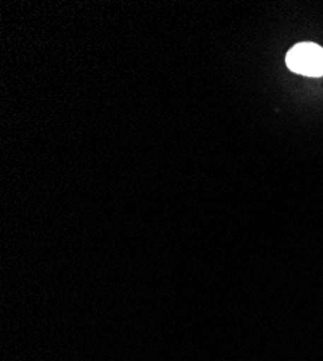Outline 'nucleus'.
I'll return each instance as SVG.
<instances>
[{
    "mask_svg": "<svg viewBox=\"0 0 323 361\" xmlns=\"http://www.w3.org/2000/svg\"><path fill=\"white\" fill-rule=\"evenodd\" d=\"M286 63L287 67L296 74L307 77H322L323 48L312 42L298 44L287 52Z\"/></svg>",
    "mask_w": 323,
    "mask_h": 361,
    "instance_id": "f257e3e1",
    "label": "nucleus"
}]
</instances>
